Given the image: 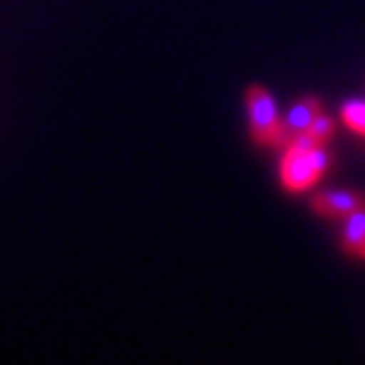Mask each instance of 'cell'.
Here are the masks:
<instances>
[{"mask_svg": "<svg viewBox=\"0 0 365 365\" xmlns=\"http://www.w3.org/2000/svg\"><path fill=\"white\" fill-rule=\"evenodd\" d=\"M280 176H282V185L289 190V192H302V190H309L311 185H316L320 180V173L316 169V162H313L311 150L297 148V145H287L282 155V164H280Z\"/></svg>", "mask_w": 365, "mask_h": 365, "instance_id": "2", "label": "cell"}, {"mask_svg": "<svg viewBox=\"0 0 365 365\" xmlns=\"http://www.w3.org/2000/svg\"><path fill=\"white\" fill-rule=\"evenodd\" d=\"M361 257L365 259V242H363V250H361Z\"/></svg>", "mask_w": 365, "mask_h": 365, "instance_id": "8", "label": "cell"}, {"mask_svg": "<svg viewBox=\"0 0 365 365\" xmlns=\"http://www.w3.org/2000/svg\"><path fill=\"white\" fill-rule=\"evenodd\" d=\"M365 242V207L356 209L354 214L346 216L344 221V235H341V245H344L346 254H359Z\"/></svg>", "mask_w": 365, "mask_h": 365, "instance_id": "5", "label": "cell"}, {"mask_svg": "<svg viewBox=\"0 0 365 365\" xmlns=\"http://www.w3.org/2000/svg\"><path fill=\"white\" fill-rule=\"evenodd\" d=\"M247 107H250L252 133L259 145H284L289 143L284 126L277 116V107L273 95L261 86H252L247 91Z\"/></svg>", "mask_w": 365, "mask_h": 365, "instance_id": "1", "label": "cell"}, {"mask_svg": "<svg viewBox=\"0 0 365 365\" xmlns=\"http://www.w3.org/2000/svg\"><path fill=\"white\" fill-rule=\"evenodd\" d=\"M311 207L320 216H334L346 218L354 214L356 209L365 207V197L361 192H351V190H339V192H320L311 200Z\"/></svg>", "mask_w": 365, "mask_h": 365, "instance_id": "3", "label": "cell"}, {"mask_svg": "<svg viewBox=\"0 0 365 365\" xmlns=\"http://www.w3.org/2000/svg\"><path fill=\"white\" fill-rule=\"evenodd\" d=\"M341 119L351 130L356 133H363L365 135V102L361 100H351L341 107Z\"/></svg>", "mask_w": 365, "mask_h": 365, "instance_id": "6", "label": "cell"}, {"mask_svg": "<svg viewBox=\"0 0 365 365\" xmlns=\"http://www.w3.org/2000/svg\"><path fill=\"white\" fill-rule=\"evenodd\" d=\"M320 114V100L318 98H304L299 100L294 107L289 109L287 116H284V133H287V138L302 133V130H306L311 126V121L316 119V116Z\"/></svg>", "mask_w": 365, "mask_h": 365, "instance_id": "4", "label": "cell"}, {"mask_svg": "<svg viewBox=\"0 0 365 365\" xmlns=\"http://www.w3.org/2000/svg\"><path fill=\"white\" fill-rule=\"evenodd\" d=\"M306 133H309L318 145H327V140L334 135V121L330 119V116H325L323 112H320L316 119L311 121V126L306 128Z\"/></svg>", "mask_w": 365, "mask_h": 365, "instance_id": "7", "label": "cell"}]
</instances>
